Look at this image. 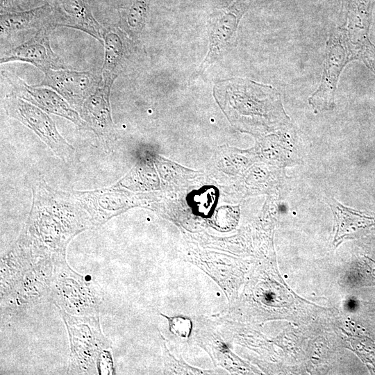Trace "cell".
Returning <instances> with one entry per match:
<instances>
[{
    "instance_id": "obj_19",
    "label": "cell",
    "mask_w": 375,
    "mask_h": 375,
    "mask_svg": "<svg viewBox=\"0 0 375 375\" xmlns=\"http://www.w3.org/2000/svg\"><path fill=\"white\" fill-rule=\"evenodd\" d=\"M169 327L172 332L179 337L186 338L191 329V322L188 319L176 317L169 319Z\"/></svg>"
},
{
    "instance_id": "obj_5",
    "label": "cell",
    "mask_w": 375,
    "mask_h": 375,
    "mask_svg": "<svg viewBox=\"0 0 375 375\" xmlns=\"http://www.w3.org/2000/svg\"><path fill=\"white\" fill-rule=\"evenodd\" d=\"M356 59L344 27L333 28L326 45L323 72L317 89L308 99L315 113L331 110L335 108V95L340 74L352 60Z\"/></svg>"
},
{
    "instance_id": "obj_20",
    "label": "cell",
    "mask_w": 375,
    "mask_h": 375,
    "mask_svg": "<svg viewBox=\"0 0 375 375\" xmlns=\"http://www.w3.org/2000/svg\"><path fill=\"white\" fill-rule=\"evenodd\" d=\"M26 0H1V13L18 11L19 4Z\"/></svg>"
},
{
    "instance_id": "obj_4",
    "label": "cell",
    "mask_w": 375,
    "mask_h": 375,
    "mask_svg": "<svg viewBox=\"0 0 375 375\" xmlns=\"http://www.w3.org/2000/svg\"><path fill=\"white\" fill-rule=\"evenodd\" d=\"M51 299L58 309L72 315H99L102 296L85 276L67 263L66 256L54 260Z\"/></svg>"
},
{
    "instance_id": "obj_2",
    "label": "cell",
    "mask_w": 375,
    "mask_h": 375,
    "mask_svg": "<svg viewBox=\"0 0 375 375\" xmlns=\"http://www.w3.org/2000/svg\"><path fill=\"white\" fill-rule=\"evenodd\" d=\"M53 258L19 234L1 259V308L22 312L51 299Z\"/></svg>"
},
{
    "instance_id": "obj_15",
    "label": "cell",
    "mask_w": 375,
    "mask_h": 375,
    "mask_svg": "<svg viewBox=\"0 0 375 375\" xmlns=\"http://www.w3.org/2000/svg\"><path fill=\"white\" fill-rule=\"evenodd\" d=\"M104 58L102 76L117 78L128 56V47L123 33L117 28H105L103 34Z\"/></svg>"
},
{
    "instance_id": "obj_13",
    "label": "cell",
    "mask_w": 375,
    "mask_h": 375,
    "mask_svg": "<svg viewBox=\"0 0 375 375\" xmlns=\"http://www.w3.org/2000/svg\"><path fill=\"white\" fill-rule=\"evenodd\" d=\"M44 1L52 8L55 27L77 29L103 42L105 28L95 19L85 0Z\"/></svg>"
},
{
    "instance_id": "obj_22",
    "label": "cell",
    "mask_w": 375,
    "mask_h": 375,
    "mask_svg": "<svg viewBox=\"0 0 375 375\" xmlns=\"http://www.w3.org/2000/svg\"><path fill=\"white\" fill-rule=\"evenodd\" d=\"M233 0H226V3H228L229 2L232 1Z\"/></svg>"
},
{
    "instance_id": "obj_7",
    "label": "cell",
    "mask_w": 375,
    "mask_h": 375,
    "mask_svg": "<svg viewBox=\"0 0 375 375\" xmlns=\"http://www.w3.org/2000/svg\"><path fill=\"white\" fill-rule=\"evenodd\" d=\"M54 28L53 10L47 3L32 9L1 13V49L6 47H9L8 49H11L42 30Z\"/></svg>"
},
{
    "instance_id": "obj_14",
    "label": "cell",
    "mask_w": 375,
    "mask_h": 375,
    "mask_svg": "<svg viewBox=\"0 0 375 375\" xmlns=\"http://www.w3.org/2000/svg\"><path fill=\"white\" fill-rule=\"evenodd\" d=\"M87 212L93 228L106 223L117 215L126 206V199L115 186L86 191H72Z\"/></svg>"
},
{
    "instance_id": "obj_8",
    "label": "cell",
    "mask_w": 375,
    "mask_h": 375,
    "mask_svg": "<svg viewBox=\"0 0 375 375\" xmlns=\"http://www.w3.org/2000/svg\"><path fill=\"white\" fill-rule=\"evenodd\" d=\"M115 78L103 77L97 90L83 103L78 113L109 152L116 140L110 96Z\"/></svg>"
},
{
    "instance_id": "obj_10",
    "label": "cell",
    "mask_w": 375,
    "mask_h": 375,
    "mask_svg": "<svg viewBox=\"0 0 375 375\" xmlns=\"http://www.w3.org/2000/svg\"><path fill=\"white\" fill-rule=\"evenodd\" d=\"M38 85L48 87L62 96L78 112L86 99L98 88L102 76L92 72L51 69Z\"/></svg>"
},
{
    "instance_id": "obj_9",
    "label": "cell",
    "mask_w": 375,
    "mask_h": 375,
    "mask_svg": "<svg viewBox=\"0 0 375 375\" xmlns=\"http://www.w3.org/2000/svg\"><path fill=\"white\" fill-rule=\"evenodd\" d=\"M13 92L18 97L38 106L48 114L60 116L73 123L80 130H91L79 113L57 92L40 85H31L17 75L3 72Z\"/></svg>"
},
{
    "instance_id": "obj_6",
    "label": "cell",
    "mask_w": 375,
    "mask_h": 375,
    "mask_svg": "<svg viewBox=\"0 0 375 375\" xmlns=\"http://www.w3.org/2000/svg\"><path fill=\"white\" fill-rule=\"evenodd\" d=\"M2 106L8 117L33 131L58 158L65 162L74 158V147L58 132L47 112L14 94L6 96Z\"/></svg>"
},
{
    "instance_id": "obj_18",
    "label": "cell",
    "mask_w": 375,
    "mask_h": 375,
    "mask_svg": "<svg viewBox=\"0 0 375 375\" xmlns=\"http://www.w3.org/2000/svg\"><path fill=\"white\" fill-rule=\"evenodd\" d=\"M151 0H131L122 15L121 26L128 33L138 37L144 29L148 17Z\"/></svg>"
},
{
    "instance_id": "obj_16",
    "label": "cell",
    "mask_w": 375,
    "mask_h": 375,
    "mask_svg": "<svg viewBox=\"0 0 375 375\" xmlns=\"http://www.w3.org/2000/svg\"><path fill=\"white\" fill-rule=\"evenodd\" d=\"M328 203L336 222L335 241L338 242L344 237L355 235L362 229L375 225V214L372 212L347 208L333 197L329 199Z\"/></svg>"
},
{
    "instance_id": "obj_21",
    "label": "cell",
    "mask_w": 375,
    "mask_h": 375,
    "mask_svg": "<svg viewBox=\"0 0 375 375\" xmlns=\"http://www.w3.org/2000/svg\"><path fill=\"white\" fill-rule=\"evenodd\" d=\"M351 0H342V12L345 19Z\"/></svg>"
},
{
    "instance_id": "obj_12",
    "label": "cell",
    "mask_w": 375,
    "mask_h": 375,
    "mask_svg": "<svg viewBox=\"0 0 375 375\" xmlns=\"http://www.w3.org/2000/svg\"><path fill=\"white\" fill-rule=\"evenodd\" d=\"M49 31L42 30L27 41L2 51L0 63L13 61L28 62L43 73L51 69H65L66 65L51 49Z\"/></svg>"
},
{
    "instance_id": "obj_3",
    "label": "cell",
    "mask_w": 375,
    "mask_h": 375,
    "mask_svg": "<svg viewBox=\"0 0 375 375\" xmlns=\"http://www.w3.org/2000/svg\"><path fill=\"white\" fill-rule=\"evenodd\" d=\"M58 311L70 342L67 374H115L111 344L101 332L99 315L77 316Z\"/></svg>"
},
{
    "instance_id": "obj_17",
    "label": "cell",
    "mask_w": 375,
    "mask_h": 375,
    "mask_svg": "<svg viewBox=\"0 0 375 375\" xmlns=\"http://www.w3.org/2000/svg\"><path fill=\"white\" fill-rule=\"evenodd\" d=\"M347 14V24L344 27L349 44L357 58V52L369 40V9L368 0H354ZM345 22V21H344Z\"/></svg>"
},
{
    "instance_id": "obj_11",
    "label": "cell",
    "mask_w": 375,
    "mask_h": 375,
    "mask_svg": "<svg viewBox=\"0 0 375 375\" xmlns=\"http://www.w3.org/2000/svg\"><path fill=\"white\" fill-rule=\"evenodd\" d=\"M252 0H237L230 8L222 11L212 21L210 28L208 54L199 68L201 74L212 63L219 59L234 38L238 24Z\"/></svg>"
},
{
    "instance_id": "obj_1",
    "label": "cell",
    "mask_w": 375,
    "mask_h": 375,
    "mask_svg": "<svg viewBox=\"0 0 375 375\" xmlns=\"http://www.w3.org/2000/svg\"><path fill=\"white\" fill-rule=\"evenodd\" d=\"M33 192L29 215L20 233L53 256H66L78 234L93 226L72 192L55 190L38 172L27 176Z\"/></svg>"
}]
</instances>
